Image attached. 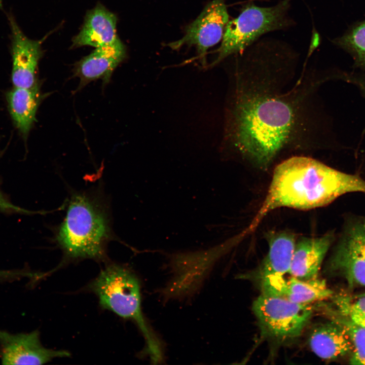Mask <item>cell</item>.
<instances>
[{
    "label": "cell",
    "instance_id": "obj_1",
    "mask_svg": "<svg viewBox=\"0 0 365 365\" xmlns=\"http://www.w3.org/2000/svg\"><path fill=\"white\" fill-rule=\"evenodd\" d=\"M293 56L250 52L231 75L222 150L266 169L283 151L318 141L315 96L319 81L303 72L292 85Z\"/></svg>",
    "mask_w": 365,
    "mask_h": 365
},
{
    "label": "cell",
    "instance_id": "obj_2",
    "mask_svg": "<svg viewBox=\"0 0 365 365\" xmlns=\"http://www.w3.org/2000/svg\"><path fill=\"white\" fill-rule=\"evenodd\" d=\"M365 193V180L312 158L293 156L275 168L266 197L249 228L254 229L270 211L282 207L307 210L325 206L350 192Z\"/></svg>",
    "mask_w": 365,
    "mask_h": 365
},
{
    "label": "cell",
    "instance_id": "obj_3",
    "mask_svg": "<svg viewBox=\"0 0 365 365\" xmlns=\"http://www.w3.org/2000/svg\"><path fill=\"white\" fill-rule=\"evenodd\" d=\"M90 288L103 308L134 321L144 337L145 353L153 364L160 362L163 359L161 345L143 315L140 285L136 276L125 267L110 264L102 270Z\"/></svg>",
    "mask_w": 365,
    "mask_h": 365
},
{
    "label": "cell",
    "instance_id": "obj_4",
    "mask_svg": "<svg viewBox=\"0 0 365 365\" xmlns=\"http://www.w3.org/2000/svg\"><path fill=\"white\" fill-rule=\"evenodd\" d=\"M110 235L108 220L102 208L85 195L74 196L56 234L66 256L101 259Z\"/></svg>",
    "mask_w": 365,
    "mask_h": 365
},
{
    "label": "cell",
    "instance_id": "obj_5",
    "mask_svg": "<svg viewBox=\"0 0 365 365\" xmlns=\"http://www.w3.org/2000/svg\"><path fill=\"white\" fill-rule=\"evenodd\" d=\"M289 0L271 7L246 6L238 17L227 24L214 66L229 56L242 53L262 35L285 28L291 24L288 16Z\"/></svg>",
    "mask_w": 365,
    "mask_h": 365
},
{
    "label": "cell",
    "instance_id": "obj_6",
    "mask_svg": "<svg viewBox=\"0 0 365 365\" xmlns=\"http://www.w3.org/2000/svg\"><path fill=\"white\" fill-rule=\"evenodd\" d=\"M314 308L311 304L294 303L263 294L252 304L253 312L263 334L280 340L300 336Z\"/></svg>",
    "mask_w": 365,
    "mask_h": 365
},
{
    "label": "cell",
    "instance_id": "obj_7",
    "mask_svg": "<svg viewBox=\"0 0 365 365\" xmlns=\"http://www.w3.org/2000/svg\"><path fill=\"white\" fill-rule=\"evenodd\" d=\"M326 270L343 278L351 287H365V218L345 228Z\"/></svg>",
    "mask_w": 365,
    "mask_h": 365
},
{
    "label": "cell",
    "instance_id": "obj_8",
    "mask_svg": "<svg viewBox=\"0 0 365 365\" xmlns=\"http://www.w3.org/2000/svg\"><path fill=\"white\" fill-rule=\"evenodd\" d=\"M229 18L225 1L213 0L187 27L183 37L168 45L174 50L178 49L185 45L195 46L204 65L208 49L222 39Z\"/></svg>",
    "mask_w": 365,
    "mask_h": 365
},
{
    "label": "cell",
    "instance_id": "obj_9",
    "mask_svg": "<svg viewBox=\"0 0 365 365\" xmlns=\"http://www.w3.org/2000/svg\"><path fill=\"white\" fill-rule=\"evenodd\" d=\"M69 356L65 350L45 348L39 332L13 334L0 330V359L4 364H42L58 357Z\"/></svg>",
    "mask_w": 365,
    "mask_h": 365
},
{
    "label": "cell",
    "instance_id": "obj_10",
    "mask_svg": "<svg viewBox=\"0 0 365 365\" xmlns=\"http://www.w3.org/2000/svg\"><path fill=\"white\" fill-rule=\"evenodd\" d=\"M8 16L12 38V81L14 87L30 88L37 82V67L43 54L42 42L28 38L13 16Z\"/></svg>",
    "mask_w": 365,
    "mask_h": 365
},
{
    "label": "cell",
    "instance_id": "obj_11",
    "mask_svg": "<svg viewBox=\"0 0 365 365\" xmlns=\"http://www.w3.org/2000/svg\"><path fill=\"white\" fill-rule=\"evenodd\" d=\"M262 294L300 304H311L329 299L334 292L324 280L318 278L305 281L294 276L261 277Z\"/></svg>",
    "mask_w": 365,
    "mask_h": 365
},
{
    "label": "cell",
    "instance_id": "obj_12",
    "mask_svg": "<svg viewBox=\"0 0 365 365\" xmlns=\"http://www.w3.org/2000/svg\"><path fill=\"white\" fill-rule=\"evenodd\" d=\"M125 57V46L119 38L111 44L96 48L75 65L74 76L80 81L78 89L98 79L104 84L108 83L113 72Z\"/></svg>",
    "mask_w": 365,
    "mask_h": 365
},
{
    "label": "cell",
    "instance_id": "obj_13",
    "mask_svg": "<svg viewBox=\"0 0 365 365\" xmlns=\"http://www.w3.org/2000/svg\"><path fill=\"white\" fill-rule=\"evenodd\" d=\"M334 239L332 232L318 237H302L296 242L289 273L299 279L318 278L323 260Z\"/></svg>",
    "mask_w": 365,
    "mask_h": 365
},
{
    "label": "cell",
    "instance_id": "obj_14",
    "mask_svg": "<svg viewBox=\"0 0 365 365\" xmlns=\"http://www.w3.org/2000/svg\"><path fill=\"white\" fill-rule=\"evenodd\" d=\"M312 351L318 357L334 360L346 356L353 350V345L347 332L338 322L329 321L316 324L309 336Z\"/></svg>",
    "mask_w": 365,
    "mask_h": 365
},
{
    "label": "cell",
    "instance_id": "obj_15",
    "mask_svg": "<svg viewBox=\"0 0 365 365\" xmlns=\"http://www.w3.org/2000/svg\"><path fill=\"white\" fill-rule=\"evenodd\" d=\"M117 18L101 5L87 14L80 32L74 38L72 47L90 46L95 48L111 44L116 34Z\"/></svg>",
    "mask_w": 365,
    "mask_h": 365
},
{
    "label": "cell",
    "instance_id": "obj_16",
    "mask_svg": "<svg viewBox=\"0 0 365 365\" xmlns=\"http://www.w3.org/2000/svg\"><path fill=\"white\" fill-rule=\"evenodd\" d=\"M37 82L30 88L14 87L6 94L8 110L17 129L26 139L36 121V113L44 95Z\"/></svg>",
    "mask_w": 365,
    "mask_h": 365
},
{
    "label": "cell",
    "instance_id": "obj_17",
    "mask_svg": "<svg viewBox=\"0 0 365 365\" xmlns=\"http://www.w3.org/2000/svg\"><path fill=\"white\" fill-rule=\"evenodd\" d=\"M269 251L261 269V277L284 276L289 273L295 249L294 234L282 231L271 233L267 237Z\"/></svg>",
    "mask_w": 365,
    "mask_h": 365
},
{
    "label": "cell",
    "instance_id": "obj_18",
    "mask_svg": "<svg viewBox=\"0 0 365 365\" xmlns=\"http://www.w3.org/2000/svg\"><path fill=\"white\" fill-rule=\"evenodd\" d=\"M320 308L329 319L342 325L350 337L353 345L350 363L365 364V328L355 323L345 315L324 307Z\"/></svg>",
    "mask_w": 365,
    "mask_h": 365
},
{
    "label": "cell",
    "instance_id": "obj_19",
    "mask_svg": "<svg viewBox=\"0 0 365 365\" xmlns=\"http://www.w3.org/2000/svg\"><path fill=\"white\" fill-rule=\"evenodd\" d=\"M331 302L321 304L325 308L348 317L355 323L365 328V293L349 295L343 293L334 294L329 299Z\"/></svg>",
    "mask_w": 365,
    "mask_h": 365
},
{
    "label": "cell",
    "instance_id": "obj_20",
    "mask_svg": "<svg viewBox=\"0 0 365 365\" xmlns=\"http://www.w3.org/2000/svg\"><path fill=\"white\" fill-rule=\"evenodd\" d=\"M336 42L337 44L354 53L365 62V21L355 26Z\"/></svg>",
    "mask_w": 365,
    "mask_h": 365
},
{
    "label": "cell",
    "instance_id": "obj_21",
    "mask_svg": "<svg viewBox=\"0 0 365 365\" xmlns=\"http://www.w3.org/2000/svg\"><path fill=\"white\" fill-rule=\"evenodd\" d=\"M35 276L32 272L25 270L0 269V283L12 282L23 278H31Z\"/></svg>",
    "mask_w": 365,
    "mask_h": 365
},
{
    "label": "cell",
    "instance_id": "obj_22",
    "mask_svg": "<svg viewBox=\"0 0 365 365\" xmlns=\"http://www.w3.org/2000/svg\"><path fill=\"white\" fill-rule=\"evenodd\" d=\"M0 211L19 213L32 214L33 211L17 206L8 201L0 191Z\"/></svg>",
    "mask_w": 365,
    "mask_h": 365
}]
</instances>
